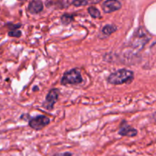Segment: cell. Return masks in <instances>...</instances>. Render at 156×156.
Listing matches in <instances>:
<instances>
[{
  "mask_svg": "<svg viewBox=\"0 0 156 156\" xmlns=\"http://www.w3.org/2000/svg\"><path fill=\"white\" fill-rule=\"evenodd\" d=\"M134 79L133 72L126 69H119L111 73L108 78V82L112 85H122V84H129Z\"/></svg>",
  "mask_w": 156,
  "mask_h": 156,
  "instance_id": "6da1fadb",
  "label": "cell"
},
{
  "mask_svg": "<svg viewBox=\"0 0 156 156\" xmlns=\"http://www.w3.org/2000/svg\"><path fill=\"white\" fill-rule=\"evenodd\" d=\"M83 82L80 71L78 69H73L66 72L61 79V84L62 85H78Z\"/></svg>",
  "mask_w": 156,
  "mask_h": 156,
  "instance_id": "7a4b0ae2",
  "label": "cell"
},
{
  "mask_svg": "<svg viewBox=\"0 0 156 156\" xmlns=\"http://www.w3.org/2000/svg\"><path fill=\"white\" fill-rule=\"evenodd\" d=\"M50 120L49 117L44 115H40L29 120L28 124L32 129H35V130H40L50 124Z\"/></svg>",
  "mask_w": 156,
  "mask_h": 156,
  "instance_id": "3957f363",
  "label": "cell"
},
{
  "mask_svg": "<svg viewBox=\"0 0 156 156\" xmlns=\"http://www.w3.org/2000/svg\"><path fill=\"white\" fill-rule=\"evenodd\" d=\"M59 96V91L57 88H53L47 94L45 101L43 104V107L47 110H53L55 104L57 102Z\"/></svg>",
  "mask_w": 156,
  "mask_h": 156,
  "instance_id": "277c9868",
  "label": "cell"
},
{
  "mask_svg": "<svg viewBox=\"0 0 156 156\" xmlns=\"http://www.w3.org/2000/svg\"><path fill=\"white\" fill-rule=\"evenodd\" d=\"M122 5L119 0H107L102 4V9L105 13H111L121 9Z\"/></svg>",
  "mask_w": 156,
  "mask_h": 156,
  "instance_id": "5b68a950",
  "label": "cell"
},
{
  "mask_svg": "<svg viewBox=\"0 0 156 156\" xmlns=\"http://www.w3.org/2000/svg\"><path fill=\"white\" fill-rule=\"evenodd\" d=\"M138 132L135 128L132 127L126 123L125 120L122 123L120 126V129L119 130V134L122 136H127V137H134L137 135Z\"/></svg>",
  "mask_w": 156,
  "mask_h": 156,
  "instance_id": "8992f818",
  "label": "cell"
},
{
  "mask_svg": "<svg viewBox=\"0 0 156 156\" xmlns=\"http://www.w3.org/2000/svg\"><path fill=\"white\" fill-rule=\"evenodd\" d=\"M44 9V5L41 0H33L30 2L27 7V10L30 14L36 15L41 12Z\"/></svg>",
  "mask_w": 156,
  "mask_h": 156,
  "instance_id": "52a82bcc",
  "label": "cell"
},
{
  "mask_svg": "<svg viewBox=\"0 0 156 156\" xmlns=\"http://www.w3.org/2000/svg\"><path fill=\"white\" fill-rule=\"evenodd\" d=\"M102 0H73V5L76 7H80V6H85L88 5L98 4Z\"/></svg>",
  "mask_w": 156,
  "mask_h": 156,
  "instance_id": "ba28073f",
  "label": "cell"
},
{
  "mask_svg": "<svg viewBox=\"0 0 156 156\" xmlns=\"http://www.w3.org/2000/svg\"><path fill=\"white\" fill-rule=\"evenodd\" d=\"M117 30V26L114 25V24H107V25H105V27L102 28V33H103L104 34L109 36V35L114 33Z\"/></svg>",
  "mask_w": 156,
  "mask_h": 156,
  "instance_id": "9c48e42d",
  "label": "cell"
},
{
  "mask_svg": "<svg viewBox=\"0 0 156 156\" xmlns=\"http://www.w3.org/2000/svg\"><path fill=\"white\" fill-rule=\"evenodd\" d=\"M88 12L93 18H98L101 17L100 11L94 6H90L88 9Z\"/></svg>",
  "mask_w": 156,
  "mask_h": 156,
  "instance_id": "30bf717a",
  "label": "cell"
},
{
  "mask_svg": "<svg viewBox=\"0 0 156 156\" xmlns=\"http://www.w3.org/2000/svg\"><path fill=\"white\" fill-rule=\"evenodd\" d=\"M73 20H74V16L73 15H70V14H64L61 17V22L66 25L69 24Z\"/></svg>",
  "mask_w": 156,
  "mask_h": 156,
  "instance_id": "8fae6325",
  "label": "cell"
},
{
  "mask_svg": "<svg viewBox=\"0 0 156 156\" xmlns=\"http://www.w3.org/2000/svg\"><path fill=\"white\" fill-rule=\"evenodd\" d=\"M9 35L10 37H20L21 36V31L19 30H12L9 32Z\"/></svg>",
  "mask_w": 156,
  "mask_h": 156,
  "instance_id": "7c38bea8",
  "label": "cell"
},
{
  "mask_svg": "<svg viewBox=\"0 0 156 156\" xmlns=\"http://www.w3.org/2000/svg\"><path fill=\"white\" fill-rule=\"evenodd\" d=\"M72 155H73V154H72L71 152H61V153H56L53 156H72Z\"/></svg>",
  "mask_w": 156,
  "mask_h": 156,
  "instance_id": "4fadbf2b",
  "label": "cell"
},
{
  "mask_svg": "<svg viewBox=\"0 0 156 156\" xmlns=\"http://www.w3.org/2000/svg\"><path fill=\"white\" fill-rule=\"evenodd\" d=\"M19 1H24V0H19Z\"/></svg>",
  "mask_w": 156,
  "mask_h": 156,
  "instance_id": "5bb4252c",
  "label": "cell"
}]
</instances>
